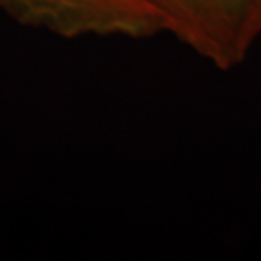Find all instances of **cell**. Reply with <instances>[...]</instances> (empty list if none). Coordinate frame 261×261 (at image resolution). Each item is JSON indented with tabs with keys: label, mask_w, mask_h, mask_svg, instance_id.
<instances>
[{
	"label": "cell",
	"mask_w": 261,
	"mask_h": 261,
	"mask_svg": "<svg viewBox=\"0 0 261 261\" xmlns=\"http://www.w3.org/2000/svg\"><path fill=\"white\" fill-rule=\"evenodd\" d=\"M261 36V0H251L248 14L246 29H244V48H249L254 44V41Z\"/></svg>",
	"instance_id": "obj_3"
},
{
	"label": "cell",
	"mask_w": 261,
	"mask_h": 261,
	"mask_svg": "<svg viewBox=\"0 0 261 261\" xmlns=\"http://www.w3.org/2000/svg\"><path fill=\"white\" fill-rule=\"evenodd\" d=\"M165 33L189 46L219 70L246 58L244 29L251 0H153Z\"/></svg>",
	"instance_id": "obj_2"
},
{
	"label": "cell",
	"mask_w": 261,
	"mask_h": 261,
	"mask_svg": "<svg viewBox=\"0 0 261 261\" xmlns=\"http://www.w3.org/2000/svg\"><path fill=\"white\" fill-rule=\"evenodd\" d=\"M0 10L15 22L66 39H144L165 33L153 0H0Z\"/></svg>",
	"instance_id": "obj_1"
}]
</instances>
